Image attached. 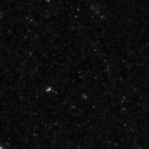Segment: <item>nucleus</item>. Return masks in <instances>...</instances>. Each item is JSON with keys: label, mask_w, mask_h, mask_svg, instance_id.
<instances>
[{"label": "nucleus", "mask_w": 149, "mask_h": 149, "mask_svg": "<svg viewBox=\"0 0 149 149\" xmlns=\"http://www.w3.org/2000/svg\"><path fill=\"white\" fill-rule=\"evenodd\" d=\"M0 149H1V148H0Z\"/></svg>", "instance_id": "nucleus-1"}]
</instances>
